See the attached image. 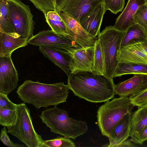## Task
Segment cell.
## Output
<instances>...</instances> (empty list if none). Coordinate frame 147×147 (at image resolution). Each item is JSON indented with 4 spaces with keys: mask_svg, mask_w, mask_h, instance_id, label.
Here are the masks:
<instances>
[{
    "mask_svg": "<svg viewBox=\"0 0 147 147\" xmlns=\"http://www.w3.org/2000/svg\"><path fill=\"white\" fill-rule=\"evenodd\" d=\"M68 85L74 95L92 102H105L115 94L113 78L105 75H98L88 71L71 74Z\"/></svg>",
    "mask_w": 147,
    "mask_h": 147,
    "instance_id": "cell-1",
    "label": "cell"
},
{
    "mask_svg": "<svg viewBox=\"0 0 147 147\" xmlns=\"http://www.w3.org/2000/svg\"><path fill=\"white\" fill-rule=\"evenodd\" d=\"M69 90L64 82L48 84L27 80L19 86L16 92L23 102L38 109L66 102Z\"/></svg>",
    "mask_w": 147,
    "mask_h": 147,
    "instance_id": "cell-2",
    "label": "cell"
},
{
    "mask_svg": "<svg viewBox=\"0 0 147 147\" xmlns=\"http://www.w3.org/2000/svg\"><path fill=\"white\" fill-rule=\"evenodd\" d=\"M39 117L51 132L66 138L75 139L88 130L86 122L70 117L67 111L56 106L42 111Z\"/></svg>",
    "mask_w": 147,
    "mask_h": 147,
    "instance_id": "cell-3",
    "label": "cell"
},
{
    "mask_svg": "<svg viewBox=\"0 0 147 147\" xmlns=\"http://www.w3.org/2000/svg\"><path fill=\"white\" fill-rule=\"evenodd\" d=\"M135 106L128 97H119L106 101L97 112V123L102 134L108 138L118 123Z\"/></svg>",
    "mask_w": 147,
    "mask_h": 147,
    "instance_id": "cell-4",
    "label": "cell"
},
{
    "mask_svg": "<svg viewBox=\"0 0 147 147\" xmlns=\"http://www.w3.org/2000/svg\"><path fill=\"white\" fill-rule=\"evenodd\" d=\"M125 32L109 26L106 27L98 37L104 59L105 75L113 78L118 64V53Z\"/></svg>",
    "mask_w": 147,
    "mask_h": 147,
    "instance_id": "cell-5",
    "label": "cell"
},
{
    "mask_svg": "<svg viewBox=\"0 0 147 147\" xmlns=\"http://www.w3.org/2000/svg\"><path fill=\"white\" fill-rule=\"evenodd\" d=\"M15 123L7 127V133L16 137L28 147H43V140L35 131L29 109L25 103L18 104Z\"/></svg>",
    "mask_w": 147,
    "mask_h": 147,
    "instance_id": "cell-6",
    "label": "cell"
},
{
    "mask_svg": "<svg viewBox=\"0 0 147 147\" xmlns=\"http://www.w3.org/2000/svg\"><path fill=\"white\" fill-rule=\"evenodd\" d=\"M12 26L20 37L29 39L33 36L35 22L29 6L21 0H5Z\"/></svg>",
    "mask_w": 147,
    "mask_h": 147,
    "instance_id": "cell-7",
    "label": "cell"
},
{
    "mask_svg": "<svg viewBox=\"0 0 147 147\" xmlns=\"http://www.w3.org/2000/svg\"><path fill=\"white\" fill-rule=\"evenodd\" d=\"M28 43L39 47L40 46H53L67 51L72 49L82 47L67 36L56 33L52 30L39 32L28 39Z\"/></svg>",
    "mask_w": 147,
    "mask_h": 147,
    "instance_id": "cell-8",
    "label": "cell"
},
{
    "mask_svg": "<svg viewBox=\"0 0 147 147\" xmlns=\"http://www.w3.org/2000/svg\"><path fill=\"white\" fill-rule=\"evenodd\" d=\"M94 51V45L72 49L67 51L71 57L69 66L71 73L81 71L92 72Z\"/></svg>",
    "mask_w": 147,
    "mask_h": 147,
    "instance_id": "cell-9",
    "label": "cell"
},
{
    "mask_svg": "<svg viewBox=\"0 0 147 147\" xmlns=\"http://www.w3.org/2000/svg\"><path fill=\"white\" fill-rule=\"evenodd\" d=\"M11 56L0 57V92L7 95L16 88L18 81Z\"/></svg>",
    "mask_w": 147,
    "mask_h": 147,
    "instance_id": "cell-10",
    "label": "cell"
},
{
    "mask_svg": "<svg viewBox=\"0 0 147 147\" xmlns=\"http://www.w3.org/2000/svg\"><path fill=\"white\" fill-rule=\"evenodd\" d=\"M59 13L68 27L74 41L82 48L94 45L98 37L88 33L79 22L62 11Z\"/></svg>",
    "mask_w": 147,
    "mask_h": 147,
    "instance_id": "cell-11",
    "label": "cell"
},
{
    "mask_svg": "<svg viewBox=\"0 0 147 147\" xmlns=\"http://www.w3.org/2000/svg\"><path fill=\"white\" fill-rule=\"evenodd\" d=\"M106 11L103 2L100 3L84 15L79 23L88 33L96 37L100 33V26Z\"/></svg>",
    "mask_w": 147,
    "mask_h": 147,
    "instance_id": "cell-12",
    "label": "cell"
},
{
    "mask_svg": "<svg viewBox=\"0 0 147 147\" xmlns=\"http://www.w3.org/2000/svg\"><path fill=\"white\" fill-rule=\"evenodd\" d=\"M119 63L147 65V42L131 45L120 49L117 56Z\"/></svg>",
    "mask_w": 147,
    "mask_h": 147,
    "instance_id": "cell-13",
    "label": "cell"
},
{
    "mask_svg": "<svg viewBox=\"0 0 147 147\" xmlns=\"http://www.w3.org/2000/svg\"><path fill=\"white\" fill-rule=\"evenodd\" d=\"M147 88V74H134L132 77L115 85V94L129 97Z\"/></svg>",
    "mask_w": 147,
    "mask_h": 147,
    "instance_id": "cell-14",
    "label": "cell"
},
{
    "mask_svg": "<svg viewBox=\"0 0 147 147\" xmlns=\"http://www.w3.org/2000/svg\"><path fill=\"white\" fill-rule=\"evenodd\" d=\"M39 50L44 56L59 67L68 77L71 74L70 70L71 55L64 49L49 46H40Z\"/></svg>",
    "mask_w": 147,
    "mask_h": 147,
    "instance_id": "cell-15",
    "label": "cell"
},
{
    "mask_svg": "<svg viewBox=\"0 0 147 147\" xmlns=\"http://www.w3.org/2000/svg\"><path fill=\"white\" fill-rule=\"evenodd\" d=\"M146 4L145 0H129L124 10L117 18L113 27L125 32L130 26L136 24L135 15L139 9Z\"/></svg>",
    "mask_w": 147,
    "mask_h": 147,
    "instance_id": "cell-16",
    "label": "cell"
},
{
    "mask_svg": "<svg viewBox=\"0 0 147 147\" xmlns=\"http://www.w3.org/2000/svg\"><path fill=\"white\" fill-rule=\"evenodd\" d=\"M103 0H69L62 11L79 22L82 17Z\"/></svg>",
    "mask_w": 147,
    "mask_h": 147,
    "instance_id": "cell-17",
    "label": "cell"
},
{
    "mask_svg": "<svg viewBox=\"0 0 147 147\" xmlns=\"http://www.w3.org/2000/svg\"><path fill=\"white\" fill-rule=\"evenodd\" d=\"M131 112L127 113L118 122L111 135L108 138L109 143L103 146L116 147L129 137Z\"/></svg>",
    "mask_w": 147,
    "mask_h": 147,
    "instance_id": "cell-18",
    "label": "cell"
},
{
    "mask_svg": "<svg viewBox=\"0 0 147 147\" xmlns=\"http://www.w3.org/2000/svg\"><path fill=\"white\" fill-rule=\"evenodd\" d=\"M28 40L0 32V57L11 55L15 50L27 46Z\"/></svg>",
    "mask_w": 147,
    "mask_h": 147,
    "instance_id": "cell-19",
    "label": "cell"
},
{
    "mask_svg": "<svg viewBox=\"0 0 147 147\" xmlns=\"http://www.w3.org/2000/svg\"><path fill=\"white\" fill-rule=\"evenodd\" d=\"M147 42V32L138 24L129 27L126 30L122 39L120 49L123 48L144 42Z\"/></svg>",
    "mask_w": 147,
    "mask_h": 147,
    "instance_id": "cell-20",
    "label": "cell"
},
{
    "mask_svg": "<svg viewBox=\"0 0 147 147\" xmlns=\"http://www.w3.org/2000/svg\"><path fill=\"white\" fill-rule=\"evenodd\" d=\"M44 15L46 22L52 30L56 33L65 36L73 41L69 34L68 27L58 13L55 11H50Z\"/></svg>",
    "mask_w": 147,
    "mask_h": 147,
    "instance_id": "cell-21",
    "label": "cell"
},
{
    "mask_svg": "<svg viewBox=\"0 0 147 147\" xmlns=\"http://www.w3.org/2000/svg\"><path fill=\"white\" fill-rule=\"evenodd\" d=\"M0 32L5 33L16 37H21L16 33L11 23L7 2L0 0Z\"/></svg>",
    "mask_w": 147,
    "mask_h": 147,
    "instance_id": "cell-22",
    "label": "cell"
},
{
    "mask_svg": "<svg viewBox=\"0 0 147 147\" xmlns=\"http://www.w3.org/2000/svg\"><path fill=\"white\" fill-rule=\"evenodd\" d=\"M147 126V105L140 107L131 115L129 137Z\"/></svg>",
    "mask_w": 147,
    "mask_h": 147,
    "instance_id": "cell-23",
    "label": "cell"
},
{
    "mask_svg": "<svg viewBox=\"0 0 147 147\" xmlns=\"http://www.w3.org/2000/svg\"><path fill=\"white\" fill-rule=\"evenodd\" d=\"M130 74H147V65L133 63H119L114 78Z\"/></svg>",
    "mask_w": 147,
    "mask_h": 147,
    "instance_id": "cell-24",
    "label": "cell"
},
{
    "mask_svg": "<svg viewBox=\"0 0 147 147\" xmlns=\"http://www.w3.org/2000/svg\"><path fill=\"white\" fill-rule=\"evenodd\" d=\"M29 0L37 9L45 14L50 11H55L59 13L69 0Z\"/></svg>",
    "mask_w": 147,
    "mask_h": 147,
    "instance_id": "cell-25",
    "label": "cell"
},
{
    "mask_svg": "<svg viewBox=\"0 0 147 147\" xmlns=\"http://www.w3.org/2000/svg\"><path fill=\"white\" fill-rule=\"evenodd\" d=\"M94 65L92 72L98 75H105L104 59L101 48L98 39L94 44Z\"/></svg>",
    "mask_w": 147,
    "mask_h": 147,
    "instance_id": "cell-26",
    "label": "cell"
},
{
    "mask_svg": "<svg viewBox=\"0 0 147 147\" xmlns=\"http://www.w3.org/2000/svg\"><path fill=\"white\" fill-rule=\"evenodd\" d=\"M17 110L0 109V124L7 127L14 125L16 121Z\"/></svg>",
    "mask_w": 147,
    "mask_h": 147,
    "instance_id": "cell-27",
    "label": "cell"
},
{
    "mask_svg": "<svg viewBox=\"0 0 147 147\" xmlns=\"http://www.w3.org/2000/svg\"><path fill=\"white\" fill-rule=\"evenodd\" d=\"M43 147H75V143L69 138L57 137L53 139L43 140Z\"/></svg>",
    "mask_w": 147,
    "mask_h": 147,
    "instance_id": "cell-28",
    "label": "cell"
},
{
    "mask_svg": "<svg viewBox=\"0 0 147 147\" xmlns=\"http://www.w3.org/2000/svg\"><path fill=\"white\" fill-rule=\"evenodd\" d=\"M134 20L136 24L140 25L147 32V4L139 9L134 16Z\"/></svg>",
    "mask_w": 147,
    "mask_h": 147,
    "instance_id": "cell-29",
    "label": "cell"
},
{
    "mask_svg": "<svg viewBox=\"0 0 147 147\" xmlns=\"http://www.w3.org/2000/svg\"><path fill=\"white\" fill-rule=\"evenodd\" d=\"M106 11L110 10L115 14L121 11L125 4V0H103Z\"/></svg>",
    "mask_w": 147,
    "mask_h": 147,
    "instance_id": "cell-30",
    "label": "cell"
},
{
    "mask_svg": "<svg viewBox=\"0 0 147 147\" xmlns=\"http://www.w3.org/2000/svg\"><path fill=\"white\" fill-rule=\"evenodd\" d=\"M129 98L135 106L140 107L147 105V88Z\"/></svg>",
    "mask_w": 147,
    "mask_h": 147,
    "instance_id": "cell-31",
    "label": "cell"
},
{
    "mask_svg": "<svg viewBox=\"0 0 147 147\" xmlns=\"http://www.w3.org/2000/svg\"><path fill=\"white\" fill-rule=\"evenodd\" d=\"M130 139L134 144H142L147 140V126L138 132L134 133Z\"/></svg>",
    "mask_w": 147,
    "mask_h": 147,
    "instance_id": "cell-32",
    "label": "cell"
},
{
    "mask_svg": "<svg viewBox=\"0 0 147 147\" xmlns=\"http://www.w3.org/2000/svg\"><path fill=\"white\" fill-rule=\"evenodd\" d=\"M7 95L0 92V109L10 110H16L18 104L12 102L8 98Z\"/></svg>",
    "mask_w": 147,
    "mask_h": 147,
    "instance_id": "cell-33",
    "label": "cell"
},
{
    "mask_svg": "<svg viewBox=\"0 0 147 147\" xmlns=\"http://www.w3.org/2000/svg\"><path fill=\"white\" fill-rule=\"evenodd\" d=\"M7 131L5 126L1 129L0 139L1 141L4 144L9 147H23V145L20 144L14 143L10 139L9 137L7 135Z\"/></svg>",
    "mask_w": 147,
    "mask_h": 147,
    "instance_id": "cell-34",
    "label": "cell"
},
{
    "mask_svg": "<svg viewBox=\"0 0 147 147\" xmlns=\"http://www.w3.org/2000/svg\"><path fill=\"white\" fill-rule=\"evenodd\" d=\"M131 142L130 139L128 140H126L120 144L117 145L116 147L135 146Z\"/></svg>",
    "mask_w": 147,
    "mask_h": 147,
    "instance_id": "cell-35",
    "label": "cell"
},
{
    "mask_svg": "<svg viewBox=\"0 0 147 147\" xmlns=\"http://www.w3.org/2000/svg\"><path fill=\"white\" fill-rule=\"evenodd\" d=\"M146 2V4H147V0H145Z\"/></svg>",
    "mask_w": 147,
    "mask_h": 147,
    "instance_id": "cell-36",
    "label": "cell"
},
{
    "mask_svg": "<svg viewBox=\"0 0 147 147\" xmlns=\"http://www.w3.org/2000/svg\"></svg>",
    "mask_w": 147,
    "mask_h": 147,
    "instance_id": "cell-37",
    "label": "cell"
}]
</instances>
